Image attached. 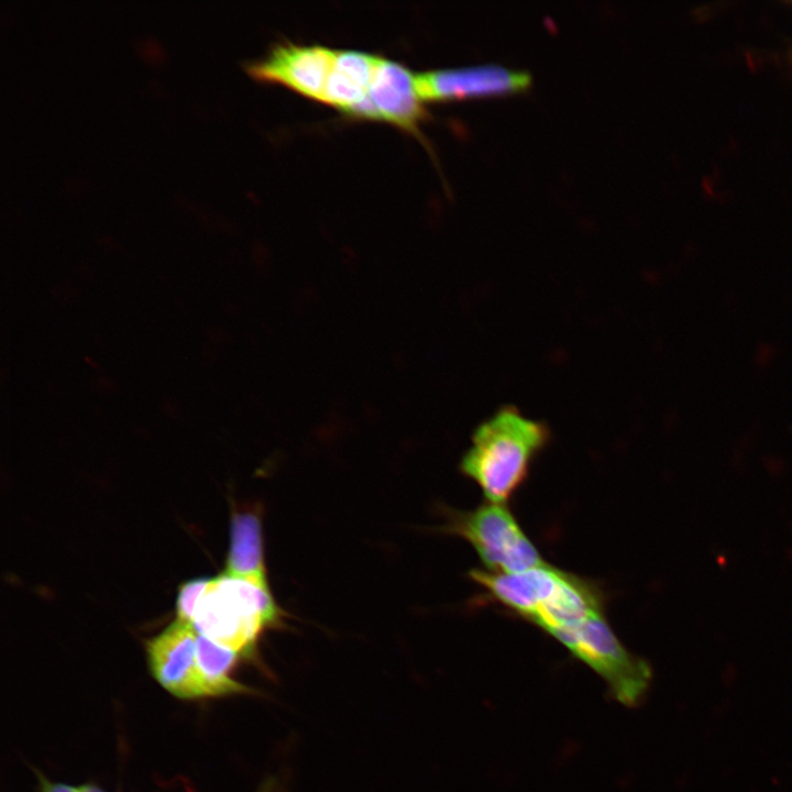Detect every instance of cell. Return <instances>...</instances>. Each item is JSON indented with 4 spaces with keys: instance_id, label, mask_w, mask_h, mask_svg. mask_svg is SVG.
Returning a JSON list of instances; mask_svg holds the SVG:
<instances>
[{
    "instance_id": "obj_1",
    "label": "cell",
    "mask_w": 792,
    "mask_h": 792,
    "mask_svg": "<svg viewBox=\"0 0 792 792\" xmlns=\"http://www.w3.org/2000/svg\"><path fill=\"white\" fill-rule=\"evenodd\" d=\"M550 440L547 424L524 416L516 407H502L474 431L461 472L479 485L487 502L507 504Z\"/></svg>"
},
{
    "instance_id": "obj_2",
    "label": "cell",
    "mask_w": 792,
    "mask_h": 792,
    "mask_svg": "<svg viewBox=\"0 0 792 792\" xmlns=\"http://www.w3.org/2000/svg\"><path fill=\"white\" fill-rule=\"evenodd\" d=\"M282 610L267 582L221 573L197 603L193 627L197 634L235 651H253L258 636L277 624Z\"/></svg>"
},
{
    "instance_id": "obj_3",
    "label": "cell",
    "mask_w": 792,
    "mask_h": 792,
    "mask_svg": "<svg viewBox=\"0 0 792 792\" xmlns=\"http://www.w3.org/2000/svg\"><path fill=\"white\" fill-rule=\"evenodd\" d=\"M550 636L593 670L618 703L636 707L645 701L651 685V668L623 645L605 612L568 625Z\"/></svg>"
},
{
    "instance_id": "obj_4",
    "label": "cell",
    "mask_w": 792,
    "mask_h": 792,
    "mask_svg": "<svg viewBox=\"0 0 792 792\" xmlns=\"http://www.w3.org/2000/svg\"><path fill=\"white\" fill-rule=\"evenodd\" d=\"M466 540L492 573H518L547 563L507 506L484 502L469 512H453L443 528Z\"/></svg>"
},
{
    "instance_id": "obj_5",
    "label": "cell",
    "mask_w": 792,
    "mask_h": 792,
    "mask_svg": "<svg viewBox=\"0 0 792 792\" xmlns=\"http://www.w3.org/2000/svg\"><path fill=\"white\" fill-rule=\"evenodd\" d=\"M422 102L416 74L380 56L367 96L348 116L386 121L419 134V123L427 116Z\"/></svg>"
},
{
    "instance_id": "obj_6",
    "label": "cell",
    "mask_w": 792,
    "mask_h": 792,
    "mask_svg": "<svg viewBox=\"0 0 792 792\" xmlns=\"http://www.w3.org/2000/svg\"><path fill=\"white\" fill-rule=\"evenodd\" d=\"M336 50L322 45L282 43L260 59L244 64L255 79L282 84L322 102Z\"/></svg>"
},
{
    "instance_id": "obj_7",
    "label": "cell",
    "mask_w": 792,
    "mask_h": 792,
    "mask_svg": "<svg viewBox=\"0 0 792 792\" xmlns=\"http://www.w3.org/2000/svg\"><path fill=\"white\" fill-rule=\"evenodd\" d=\"M531 81L529 72L497 64L416 74V86L422 101L521 91L527 89Z\"/></svg>"
},
{
    "instance_id": "obj_8",
    "label": "cell",
    "mask_w": 792,
    "mask_h": 792,
    "mask_svg": "<svg viewBox=\"0 0 792 792\" xmlns=\"http://www.w3.org/2000/svg\"><path fill=\"white\" fill-rule=\"evenodd\" d=\"M196 640L197 632L193 625L174 620L146 644L154 678L179 697L208 696L197 668Z\"/></svg>"
},
{
    "instance_id": "obj_9",
    "label": "cell",
    "mask_w": 792,
    "mask_h": 792,
    "mask_svg": "<svg viewBox=\"0 0 792 792\" xmlns=\"http://www.w3.org/2000/svg\"><path fill=\"white\" fill-rule=\"evenodd\" d=\"M378 57L361 51L336 50L322 102L349 114L367 96Z\"/></svg>"
},
{
    "instance_id": "obj_10",
    "label": "cell",
    "mask_w": 792,
    "mask_h": 792,
    "mask_svg": "<svg viewBox=\"0 0 792 792\" xmlns=\"http://www.w3.org/2000/svg\"><path fill=\"white\" fill-rule=\"evenodd\" d=\"M224 573L267 582L263 528L256 510L232 512Z\"/></svg>"
},
{
    "instance_id": "obj_11",
    "label": "cell",
    "mask_w": 792,
    "mask_h": 792,
    "mask_svg": "<svg viewBox=\"0 0 792 792\" xmlns=\"http://www.w3.org/2000/svg\"><path fill=\"white\" fill-rule=\"evenodd\" d=\"M239 653L197 634L196 662L207 695H222L245 691L230 676Z\"/></svg>"
},
{
    "instance_id": "obj_12",
    "label": "cell",
    "mask_w": 792,
    "mask_h": 792,
    "mask_svg": "<svg viewBox=\"0 0 792 792\" xmlns=\"http://www.w3.org/2000/svg\"><path fill=\"white\" fill-rule=\"evenodd\" d=\"M210 579L199 578L186 581L178 587L176 597V618L182 624L193 625V618L198 601L206 592Z\"/></svg>"
},
{
    "instance_id": "obj_13",
    "label": "cell",
    "mask_w": 792,
    "mask_h": 792,
    "mask_svg": "<svg viewBox=\"0 0 792 792\" xmlns=\"http://www.w3.org/2000/svg\"><path fill=\"white\" fill-rule=\"evenodd\" d=\"M776 354L777 350L774 345L770 343L760 344L755 358L757 365L761 367L768 366L772 362L771 360L776 358Z\"/></svg>"
},
{
    "instance_id": "obj_14",
    "label": "cell",
    "mask_w": 792,
    "mask_h": 792,
    "mask_svg": "<svg viewBox=\"0 0 792 792\" xmlns=\"http://www.w3.org/2000/svg\"><path fill=\"white\" fill-rule=\"evenodd\" d=\"M43 792H81L80 789L68 787L59 783H43Z\"/></svg>"
},
{
    "instance_id": "obj_15",
    "label": "cell",
    "mask_w": 792,
    "mask_h": 792,
    "mask_svg": "<svg viewBox=\"0 0 792 792\" xmlns=\"http://www.w3.org/2000/svg\"><path fill=\"white\" fill-rule=\"evenodd\" d=\"M80 791L81 792H102L101 790H99L95 787H91V785H85V787L80 788Z\"/></svg>"
}]
</instances>
